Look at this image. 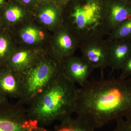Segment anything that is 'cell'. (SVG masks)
<instances>
[{
	"instance_id": "6da1fadb",
	"label": "cell",
	"mask_w": 131,
	"mask_h": 131,
	"mask_svg": "<svg viewBox=\"0 0 131 131\" xmlns=\"http://www.w3.org/2000/svg\"><path fill=\"white\" fill-rule=\"evenodd\" d=\"M74 113L95 129L131 116V78L88 81L78 90Z\"/></svg>"
},
{
	"instance_id": "7a4b0ae2",
	"label": "cell",
	"mask_w": 131,
	"mask_h": 131,
	"mask_svg": "<svg viewBox=\"0 0 131 131\" xmlns=\"http://www.w3.org/2000/svg\"><path fill=\"white\" fill-rule=\"evenodd\" d=\"M78 90L76 84L61 73L47 89L29 106V117L43 127L61 121L74 113Z\"/></svg>"
},
{
	"instance_id": "3957f363",
	"label": "cell",
	"mask_w": 131,
	"mask_h": 131,
	"mask_svg": "<svg viewBox=\"0 0 131 131\" xmlns=\"http://www.w3.org/2000/svg\"><path fill=\"white\" fill-rule=\"evenodd\" d=\"M106 0H71L63 7V25L80 44L103 38L110 31L108 26Z\"/></svg>"
},
{
	"instance_id": "277c9868",
	"label": "cell",
	"mask_w": 131,
	"mask_h": 131,
	"mask_svg": "<svg viewBox=\"0 0 131 131\" xmlns=\"http://www.w3.org/2000/svg\"><path fill=\"white\" fill-rule=\"evenodd\" d=\"M62 60L50 47L28 68L19 74L22 91L17 103L30 105L62 72Z\"/></svg>"
},
{
	"instance_id": "5b68a950",
	"label": "cell",
	"mask_w": 131,
	"mask_h": 131,
	"mask_svg": "<svg viewBox=\"0 0 131 131\" xmlns=\"http://www.w3.org/2000/svg\"><path fill=\"white\" fill-rule=\"evenodd\" d=\"M0 131H53L41 127L28 115L24 106L16 103L0 108Z\"/></svg>"
},
{
	"instance_id": "8992f818",
	"label": "cell",
	"mask_w": 131,
	"mask_h": 131,
	"mask_svg": "<svg viewBox=\"0 0 131 131\" xmlns=\"http://www.w3.org/2000/svg\"><path fill=\"white\" fill-rule=\"evenodd\" d=\"M11 31L18 46L40 49H47L50 46L52 32L33 17Z\"/></svg>"
},
{
	"instance_id": "52a82bcc",
	"label": "cell",
	"mask_w": 131,
	"mask_h": 131,
	"mask_svg": "<svg viewBox=\"0 0 131 131\" xmlns=\"http://www.w3.org/2000/svg\"><path fill=\"white\" fill-rule=\"evenodd\" d=\"M80 47L82 57L94 69H100L103 78V70L109 62L108 42L103 38L96 39L81 43Z\"/></svg>"
},
{
	"instance_id": "ba28073f",
	"label": "cell",
	"mask_w": 131,
	"mask_h": 131,
	"mask_svg": "<svg viewBox=\"0 0 131 131\" xmlns=\"http://www.w3.org/2000/svg\"><path fill=\"white\" fill-rule=\"evenodd\" d=\"M80 44L71 31L63 25L52 33L49 47L54 54L63 60L74 55Z\"/></svg>"
},
{
	"instance_id": "9c48e42d",
	"label": "cell",
	"mask_w": 131,
	"mask_h": 131,
	"mask_svg": "<svg viewBox=\"0 0 131 131\" xmlns=\"http://www.w3.org/2000/svg\"><path fill=\"white\" fill-rule=\"evenodd\" d=\"M63 8L54 1L38 5L32 11L33 18L52 33L63 25Z\"/></svg>"
},
{
	"instance_id": "30bf717a",
	"label": "cell",
	"mask_w": 131,
	"mask_h": 131,
	"mask_svg": "<svg viewBox=\"0 0 131 131\" xmlns=\"http://www.w3.org/2000/svg\"><path fill=\"white\" fill-rule=\"evenodd\" d=\"M94 69L82 57L74 55L66 58L62 64V73L74 83L84 86Z\"/></svg>"
},
{
	"instance_id": "8fae6325",
	"label": "cell",
	"mask_w": 131,
	"mask_h": 131,
	"mask_svg": "<svg viewBox=\"0 0 131 131\" xmlns=\"http://www.w3.org/2000/svg\"><path fill=\"white\" fill-rule=\"evenodd\" d=\"M5 28L13 30L32 18V12L16 0H8L0 9Z\"/></svg>"
},
{
	"instance_id": "7c38bea8",
	"label": "cell",
	"mask_w": 131,
	"mask_h": 131,
	"mask_svg": "<svg viewBox=\"0 0 131 131\" xmlns=\"http://www.w3.org/2000/svg\"><path fill=\"white\" fill-rule=\"evenodd\" d=\"M46 49L18 46L5 64L13 71L19 74L30 66Z\"/></svg>"
},
{
	"instance_id": "4fadbf2b",
	"label": "cell",
	"mask_w": 131,
	"mask_h": 131,
	"mask_svg": "<svg viewBox=\"0 0 131 131\" xmlns=\"http://www.w3.org/2000/svg\"><path fill=\"white\" fill-rule=\"evenodd\" d=\"M21 91L20 75L6 64L0 66V91L7 97L19 99Z\"/></svg>"
},
{
	"instance_id": "5bb4252c",
	"label": "cell",
	"mask_w": 131,
	"mask_h": 131,
	"mask_svg": "<svg viewBox=\"0 0 131 131\" xmlns=\"http://www.w3.org/2000/svg\"><path fill=\"white\" fill-rule=\"evenodd\" d=\"M130 18V3L119 0L108 2L107 19L108 26L110 32L124 21Z\"/></svg>"
},
{
	"instance_id": "9a60e30c",
	"label": "cell",
	"mask_w": 131,
	"mask_h": 131,
	"mask_svg": "<svg viewBox=\"0 0 131 131\" xmlns=\"http://www.w3.org/2000/svg\"><path fill=\"white\" fill-rule=\"evenodd\" d=\"M108 42L109 44L108 66L113 71L121 70L124 62L131 54V41L115 40Z\"/></svg>"
},
{
	"instance_id": "2e32d148",
	"label": "cell",
	"mask_w": 131,
	"mask_h": 131,
	"mask_svg": "<svg viewBox=\"0 0 131 131\" xmlns=\"http://www.w3.org/2000/svg\"><path fill=\"white\" fill-rule=\"evenodd\" d=\"M17 46L12 31L6 28L0 31V66L5 64Z\"/></svg>"
},
{
	"instance_id": "e0dca14e",
	"label": "cell",
	"mask_w": 131,
	"mask_h": 131,
	"mask_svg": "<svg viewBox=\"0 0 131 131\" xmlns=\"http://www.w3.org/2000/svg\"><path fill=\"white\" fill-rule=\"evenodd\" d=\"M95 130L77 117L74 118L71 116L60 121L53 131H96Z\"/></svg>"
},
{
	"instance_id": "ac0fdd59",
	"label": "cell",
	"mask_w": 131,
	"mask_h": 131,
	"mask_svg": "<svg viewBox=\"0 0 131 131\" xmlns=\"http://www.w3.org/2000/svg\"><path fill=\"white\" fill-rule=\"evenodd\" d=\"M106 39L108 41L115 40L131 41V18L124 21L111 31Z\"/></svg>"
},
{
	"instance_id": "d6986e66",
	"label": "cell",
	"mask_w": 131,
	"mask_h": 131,
	"mask_svg": "<svg viewBox=\"0 0 131 131\" xmlns=\"http://www.w3.org/2000/svg\"><path fill=\"white\" fill-rule=\"evenodd\" d=\"M116 121V126L112 131H131V116Z\"/></svg>"
},
{
	"instance_id": "ffe728a7",
	"label": "cell",
	"mask_w": 131,
	"mask_h": 131,
	"mask_svg": "<svg viewBox=\"0 0 131 131\" xmlns=\"http://www.w3.org/2000/svg\"><path fill=\"white\" fill-rule=\"evenodd\" d=\"M121 70V73L119 78L126 79L131 77V54L124 62Z\"/></svg>"
},
{
	"instance_id": "44dd1931",
	"label": "cell",
	"mask_w": 131,
	"mask_h": 131,
	"mask_svg": "<svg viewBox=\"0 0 131 131\" xmlns=\"http://www.w3.org/2000/svg\"><path fill=\"white\" fill-rule=\"evenodd\" d=\"M32 12L38 5V0H16Z\"/></svg>"
},
{
	"instance_id": "7402d4cb",
	"label": "cell",
	"mask_w": 131,
	"mask_h": 131,
	"mask_svg": "<svg viewBox=\"0 0 131 131\" xmlns=\"http://www.w3.org/2000/svg\"><path fill=\"white\" fill-rule=\"evenodd\" d=\"M10 104L8 97L0 91V108L8 105Z\"/></svg>"
},
{
	"instance_id": "603a6c76",
	"label": "cell",
	"mask_w": 131,
	"mask_h": 131,
	"mask_svg": "<svg viewBox=\"0 0 131 131\" xmlns=\"http://www.w3.org/2000/svg\"><path fill=\"white\" fill-rule=\"evenodd\" d=\"M5 28V24L1 14L0 13V31Z\"/></svg>"
},
{
	"instance_id": "cb8c5ba5",
	"label": "cell",
	"mask_w": 131,
	"mask_h": 131,
	"mask_svg": "<svg viewBox=\"0 0 131 131\" xmlns=\"http://www.w3.org/2000/svg\"><path fill=\"white\" fill-rule=\"evenodd\" d=\"M38 5H39L51 2L53 1V0H38Z\"/></svg>"
},
{
	"instance_id": "d4e9b609",
	"label": "cell",
	"mask_w": 131,
	"mask_h": 131,
	"mask_svg": "<svg viewBox=\"0 0 131 131\" xmlns=\"http://www.w3.org/2000/svg\"><path fill=\"white\" fill-rule=\"evenodd\" d=\"M53 1L54 2L57 3L58 5H59V6L63 7L64 0H53Z\"/></svg>"
},
{
	"instance_id": "484cf974",
	"label": "cell",
	"mask_w": 131,
	"mask_h": 131,
	"mask_svg": "<svg viewBox=\"0 0 131 131\" xmlns=\"http://www.w3.org/2000/svg\"><path fill=\"white\" fill-rule=\"evenodd\" d=\"M7 1L8 0H0V9L5 6Z\"/></svg>"
},
{
	"instance_id": "4316f807",
	"label": "cell",
	"mask_w": 131,
	"mask_h": 131,
	"mask_svg": "<svg viewBox=\"0 0 131 131\" xmlns=\"http://www.w3.org/2000/svg\"><path fill=\"white\" fill-rule=\"evenodd\" d=\"M71 0H64L63 1V6H64L65 5H66L68 2H69Z\"/></svg>"
},
{
	"instance_id": "83f0119b",
	"label": "cell",
	"mask_w": 131,
	"mask_h": 131,
	"mask_svg": "<svg viewBox=\"0 0 131 131\" xmlns=\"http://www.w3.org/2000/svg\"><path fill=\"white\" fill-rule=\"evenodd\" d=\"M119 1L124 2L128 3H130L129 2H131V0H119Z\"/></svg>"
},
{
	"instance_id": "f1b7e54d",
	"label": "cell",
	"mask_w": 131,
	"mask_h": 131,
	"mask_svg": "<svg viewBox=\"0 0 131 131\" xmlns=\"http://www.w3.org/2000/svg\"></svg>"
}]
</instances>
